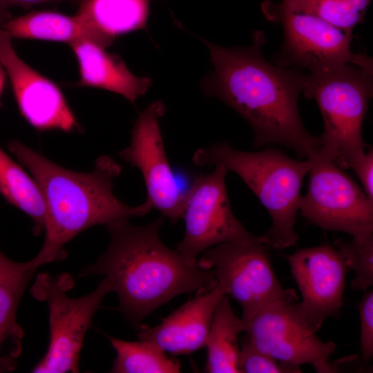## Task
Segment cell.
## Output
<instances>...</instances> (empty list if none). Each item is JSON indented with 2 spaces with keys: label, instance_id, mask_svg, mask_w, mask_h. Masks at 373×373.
<instances>
[{
  "label": "cell",
  "instance_id": "21",
  "mask_svg": "<svg viewBox=\"0 0 373 373\" xmlns=\"http://www.w3.org/2000/svg\"><path fill=\"white\" fill-rule=\"evenodd\" d=\"M0 193L32 218L35 236L45 231L46 208L37 183L1 149Z\"/></svg>",
  "mask_w": 373,
  "mask_h": 373
},
{
  "label": "cell",
  "instance_id": "25",
  "mask_svg": "<svg viewBox=\"0 0 373 373\" xmlns=\"http://www.w3.org/2000/svg\"><path fill=\"white\" fill-rule=\"evenodd\" d=\"M240 367L245 373H299L256 348L245 336L240 345Z\"/></svg>",
  "mask_w": 373,
  "mask_h": 373
},
{
  "label": "cell",
  "instance_id": "14",
  "mask_svg": "<svg viewBox=\"0 0 373 373\" xmlns=\"http://www.w3.org/2000/svg\"><path fill=\"white\" fill-rule=\"evenodd\" d=\"M0 64L7 73L23 117L39 130L70 132L78 124L59 88L25 63L12 38L0 29Z\"/></svg>",
  "mask_w": 373,
  "mask_h": 373
},
{
  "label": "cell",
  "instance_id": "11",
  "mask_svg": "<svg viewBox=\"0 0 373 373\" xmlns=\"http://www.w3.org/2000/svg\"><path fill=\"white\" fill-rule=\"evenodd\" d=\"M244 323L245 336L280 362L300 371L307 364L318 373L338 372L330 361L336 344L316 336L300 317L294 300L271 303Z\"/></svg>",
  "mask_w": 373,
  "mask_h": 373
},
{
  "label": "cell",
  "instance_id": "30",
  "mask_svg": "<svg viewBox=\"0 0 373 373\" xmlns=\"http://www.w3.org/2000/svg\"><path fill=\"white\" fill-rule=\"evenodd\" d=\"M5 82V72L3 70V66L0 64V95L3 88Z\"/></svg>",
  "mask_w": 373,
  "mask_h": 373
},
{
  "label": "cell",
  "instance_id": "23",
  "mask_svg": "<svg viewBox=\"0 0 373 373\" xmlns=\"http://www.w3.org/2000/svg\"><path fill=\"white\" fill-rule=\"evenodd\" d=\"M338 28L353 31L365 20L372 0H283Z\"/></svg>",
  "mask_w": 373,
  "mask_h": 373
},
{
  "label": "cell",
  "instance_id": "17",
  "mask_svg": "<svg viewBox=\"0 0 373 373\" xmlns=\"http://www.w3.org/2000/svg\"><path fill=\"white\" fill-rule=\"evenodd\" d=\"M39 265L32 258L15 262L0 250V372L15 370L23 331L16 320L21 298Z\"/></svg>",
  "mask_w": 373,
  "mask_h": 373
},
{
  "label": "cell",
  "instance_id": "12",
  "mask_svg": "<svg viewBox=\"0 0 373 373\" xmlns=\"http://www.w3.org/2000/svg\"><path fill=\"white\" fill-rule=\"evenodd\" d=\"M164 113L161 100L146 106L134 124L129 145L119 155L140 171L146 189L145 200L175 224L182 218L185 192L179 187L166 153L160 126Z\"/></svg>",
  "mask_w": 373,
  "mask_h": 373
},
{
  "label": "cell",
  "instance_id": "2",
  "mask_svg": "<svg viewBox=\"0 0 373 373\" xmlns=\"http://www.w3.org/2000/svg\"><path fill=\"white\" fill-rule=\"evenodd\" d=\"M160 216L143 225L129 220L105 226L110 234L106 251L79 277L102 276L119 298L117 311L137 329L157 308L182 294L206 292L217 281L211 270L185 261L161 240Z\"/></svg>",
  "mask_w": 373,
  "mask_h": 373
},
{
  "label": "cell",
  "instance_id": "16",
  "mask_svg": "<svg viewBox=\"0 0 373 373\" xmlns=\"http://www.w3.org/2000/svg\"><path fill=\"white\" fill-rule=\"evenodd\" d=\"M79 64L77 85L104 89L122 95L131 103L145 95L151 84L148 77L133 74L116 55L89 40L70 44Z\"/></svg>",
  "mask_w": 373,
  "mask_h": 373
},
{
  "label": "cell",
  "instance_id": "18",
  "mask_svg": "<svg viewBox=\"0 0 373 373\" xmlns=\"http://www.w3.org/2000/svg\"><path fill=\"white\" fill-rule=\"evenodd\" d=\"M151 0H82L75 15L90 41L106 48L123 34L146 29Z\"/></svg>",
  "mask_w": 373,
  "mask_h": 373
},
{
  "label": "cell",
  "instance_id": "28",
  "mask_svg": "<svg viewBox=\"0 0 373 373\" xmlns=\"http://www.w3.org/2000/svg\"><path fill=\"white\" fill-rule=\"evenodd\" d=\"M9 6H17L21 7H28L32 5L46 3L50 1H63V0H5Z\"/></svg>",
  "mask_w": 373,
  "mask_h": 373
},
{
  "label": "cell",
  "instance_id": "13",
  "mask_svg": "<svg viewBox=\"0 0 373 373\" xmlns=\"http://www.w3.org/2000/svg\"><path fill=\"white\" fill-rule=\"evenodd\" d=\"M287 261L302 296L298 313L316 333L327 318L339 314L350 270L336 246L329 244L298 249Z\"/></svg>",
  "mask_w": 373,
  "mask_h": 373
},
{
  "label": "cell",
  "instance_id": "19",
  "mask_svg": "<svg viewBox=\"0 0 373 373\" xmlns=\"http://www.w3.org/2000/svg\"><path fill=\"white\" fill-rule=\"evenodd\" d=\"M244 331V321L235 314L224 295L216 306L204 346L205 372L241 373L238 336Z\"/></svg>",
  "mask_w": 373,
  "mask_h": 373
},
{
  "label": "cell",
  "instance_id": "7",
  "mask_svg": "<svg viewBox=\"0 0 373 373\" xmlns=\"http://www.w3.org/2000/svg\"><path fill=\"white\" fill-rule=\"evenodd\" d=\"M261 10L267 20L280 24L283 43L274 64L313 72L345 64L373 68L372 58L351 49L353 31L332 26L282 0H265Z\"/></svg>",
  "mask_w": 373,
  "mask_h": 373
},
{
  "label": "cell",
  "instance_id": "26",
  "mask_svg": "<svg viewBox=\"0 0 373 373\" xmlns=\"http://www.w3.org/2000/svg\"><path fill=\"white\" fill-rule=\"evenodd\" d=\"M360 318V347L362 361L368 363L373 357V291L365 293L358 305Z\"/></svg>",
  "mask_w": 373,
  "mask_h": 373
},
{
  "label": "cell",
  "instance_id": "27",
  "mask_svg": "<svg viewBox=\"0 0 373 373\" xmlns=\"http://www.w3.org/2000/svg\"><path fill=\"white\" fill-rule=\"evenodd\" d=\"M357 175L363 190L373 202V150L370 149L351 168Z\"/></svg>",
  "mask_w": 373,
  "mask_h": 373
},
{
  "label": "cell",
  "instance_id": "1",
  "mask_svg": "<svg viewBox=\"0 0 373 373\" xmlns=\"http://www.w3.org/2000/svg\"><path fill=\"white\" fill-rule=\"evenodd\" d=\"M265 42L262 30L254 32L248 47L228 48L204 41L213 70L201 88L250 124L254 146L278 144L307 159L319 150L321 141L306 130L298 111L305 73L268 61L262 53Z\"/></svg>",
  "mask_w": 373,
  "mask_h": 373
},
{
  "label": "cell",
  "instance_id": "29",
  "mask_svg": "<svg viewBox=\"0 0 373 373\" xmlns=\"http://www.w3.org/2000/svg\"><path fill=\"white\" fill-rule=\"evenodd\" d=\"M9 7L5 0H0V26L12 18Z\"/></svg>",
  "mask_w": 373,
  "mask_h": 373
},
{
  "label": "cell",
  "instance_id": "9",
  "mask_svg": "<svg viewBox=\"0 0 373 373\" xmlns=\"http://www.w3.org/2000/svg\"><path fill=\"white\" fill-rule=\"evenodd\" d=\"M311 160L308 189L299 211L311 224L346 233L357 240L373 236V202L334 161L318 151Z\"/></svg>",
  "mask_w": 373,
  "mask_h": 373
},
{
  "label": "cell",
  "instance_id": "10",
  "mask_svg": "<svg viewBox=\"0 0 373 373\" xmlns=\"http://www.w3.org/2000/svg\"><path fill=\"white\" fill-rule=\"evenodd\" d=\"M227 171L223 165H216L211 173L196 177L185 192L184 235L176 251L190 264H197L198 256L216 245L259 237L247 231L232 211L225 182Z\"/></svg>",
  "mask_w": 373,
  "mask_h": 373
},
{
  "label": "cell",
  "instance_id": "8",
  "mask_svg": "<svg viewBox=\"0 0 373 373\" xmlns=\"http://www.w3.org/2000/svg\"><path fill=\"white\" fill-rule=\"evenodd\" d=\"M269 247L263 236L231 241L207 249L197 261L200 268L211 270L226 295L238 303L244 322L271 303L297 300L295 290L284 288L278 279Z\"/></svg>",
  "mask_w": 373,
  "mask_h": 373
},
{
  "label": "cell",
  "instance_id": "20",
  "mask_svg": "<svg viewBox=\"0 0 373 373\" xmlns=\"http://www.w3.org/2000/svg\"><path fill=\"white\" fill-rule=\"evenodd\" d=\"M1 28L12 39H41L69 45L82 39L90 41L88 29L75 15L68 16L52 11H35L12 17Z\"/></svg>",
  "mask_w": 373,
  "mask_h": 373
},
{
  "label": "cell",
  "instance_id": "5",
  "mask_svg": "<svg viewBox=\"0 0 373 373\" xmlns=\"http://www.w3.org/2000/svg\"><path fill=\"white\" fill-rule=\"evenodd\" d=\"M302 93L323 120L318 152L343 169L365 152L362 126L373 95V68L354 64L305 73Z\"/></svg>",
  "mask_w": 373,
  "mask_h": 373
},
{
  "label": "cell",
  "instance_id": "24",
  "mask_svg": "<svg viewBox=\"0 0 373 373\" xmlns=\"http://www.w3.org/2000/svg\"><path fill=\"white\" fill-rule=\"evenodd\" d=\"M334 245L344 258L354 278L351 288L355 291L366 290L373 285V236L365 240L345 241L337 240Z\"/></svg>",
  "mask_w": 373,
  "mask_h": 373
},
{
  "label": "cell",
  "instance_id": "15",
  "mask_svg": "<svg viewBox=\"0 0 373 373\" xmlns=\"http://www.w3.org/2000/svg\"><path fill=\"white\" fill-rule=\"evenodd\" d=\"M226 295L218 284L197 294L153 327L142 325L140 340L149 342L172 356L189 355L205 346L213 312L218 300Z\"/></svg>",
  "mask_w": 373,
  "mask_h": 373
},
{
  "label": "cell",
  "instance_id": "4",
  "mask_svg": "<svg viewBox=\"0 0 373 373\" xmlns=\"http://www.w3.org/2000/svg\"><path fill=\"white\" fill-rule=\"evenodd\" d=\"M192 161L202 167L223 165L243 180L270 216L271 227L263 235L269 247L283 249L296 244L294 226L310 160L293 159L275 149L242 151L224 142L198 149Z\"/></svg>",
  "mask_w": 373,
  "mask_h": 373
},
{
  "label": "cell",
  "instance_id": "22",
  "mask_svg": "<svg viewBox=\"0 0 373 373\" xmlns=\"http://www.w3.org/2000/svg\"><path fill=\"white\" fill-rule=\"evenodd\" d=\"M116 352L111 372L113 373H177L180 372L178 360L169 358L156 345L145 341H127L106 335Z\"/></svg>",
  "mask_w": 373,
  "mask_h": 373
},
{
  "label": "cell",
  "instance_id": "3",
  "mask_svg": "<svg viewBox=\"0 0 373 373\" xmlns=\"http://www.w3.org/2000/svg\"><path fill=\"white\" fill-rule=\"evenodd\" d=\"M8 147L30 171L44 199L46 236L34 258L40 267L64 260L65 245L83 231L142 216L152 209L146 200L130 206L115 195L113 181L121 167L110 156L98 157L92 171L82 173L55 164L20 142L10 141Z\"/></svg>",
  "mask_w": 373,
  "mask_h": 373
},
{
  "label": "cell",
  "instance_id": "6",
  "mask_svg": "<svg viewBox=\"0 0 373 373\" xmlns=\"http://www.w3.org/2000/svg\"><path fill=\"white\" fill-rule=\"evenodd\" d=\"M75 282L68 273L52 276L39 274L30 289L37 300L48 307L50 341L47 352L32 368L34 373L78 372L84 339L93 318L112 286L104 278L90 293L73 298L67 295Z\"/></svg>",
  "mask_w": 373,
  "mask_h": 373
}]
</instances>
